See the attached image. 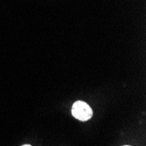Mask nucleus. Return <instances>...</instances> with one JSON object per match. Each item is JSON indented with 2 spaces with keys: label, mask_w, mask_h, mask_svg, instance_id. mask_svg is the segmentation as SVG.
<instances>
[{
  "label": "nucleus",
  "mask_w": 146,
  "mask_h": 146,
  "mask_svg": "<svg viewBox=\"0 0 146 146\" xmlns=\"http://www.w3.org/2000/svg\"><path fill=\"white\" fill-rule=\"evenodd\" d=\"M72 115L80 121L86 122L92 117L93 110L90 106L85 102H75L72 108Z\"/></svg>",
  "instance_id": "obj_1"
},
{
  "label": "nucleus",
  "mask_w": 146,
  "mask_h": 146,
  "mask_svg": "<svg viewBox=\"0 0 146 146\" xmlns=\"http://www.w3.org/2000/svg\"><path fill=\"white\" fill-rule=\"evenodd\" d=\"M23 146H32V145H30V144H25V145H23Z\"/></svg>",
  "instance_id": "obj_2"
},
{
  "label": "nucleus",
  "mask_w": 146,
  "mask_h": 146,
  "mask_svg": "<svg viewBox=\"0 0 146 146\" xmlns=\"http://www.w3.org/2000/svg\"><path fill=\"white\" fill-rule=\"evenodd\" d=\"M125 146H129V145H125Z\"/></svg>",
  "instance_id": "obj_3"
}]
</instances>
